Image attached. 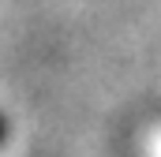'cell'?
<instances>
[{
	"label": "cell",
	"instance_id": "obj_1",
	"mask_svg": "<svg viewBox=\"0 0 161 157\" xmlns=\"http://www.w3.org/2000/svg\"><path fill=\"white\" fill-rule=\"evenodd\" d=\"M0 142H4V123H0Z\"/></svg>",
	"mask_w": 161,
	"mask_h": 157
}]
</instances>
